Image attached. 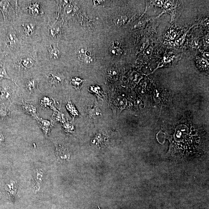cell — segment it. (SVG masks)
I'll return each instance as SVG.
<instances>
[{
  "mask_svg": "<svg viewBox=\"0 0 209 209\" xmlns=\"http://www.w3.org/2000/svg\"><path fill=\"white\" fill-rule=\"evenodd\" d=\"M155 3L157 5H158V6H159V5H162V1H155Z\"/></svg>",
  "mask_w": 209,
  "mask_h": 209,
  "instance_id": "22",
  "label": "cell"
},
{
  "mask_svg": "<svg viewBox=\"0 0 209 209\" xmlns=\"http://www.w3.org/2000/svg\"><path fill=\"white\" fill-rule=\"evenodd\" d=\"M0 11L5 25H13L17 17V1H0Z\"/></svg>",
  "mask_w": 209,
  "mask_h": 209,
  "instance_id": "6",
  "label": "cell"
},
{
  "mask_svg": "<svg viewBox=\"0 0 209 209\" xmlns=\"http://www.w3.org/2000/svg\"><path fill=\"white\" fill-rule=\"evenodd\" d=\"M122 51L121 46L119 41L114 40L111 42L109 49V52L111 55L114 57L118 56L122 53Z\"/></svg>",
  "mask_w": 209,
  "mask_h": 209,
  "instance_id": "10",
  "label": "cell"
},
{
  "mask_svg": "<svg viewBox=\"0 0 209 209\" xmlns=\"http://www.w3.org/2000/svg\"><path fill=\"white\" fill-rule=\"evenodd\" d=\"M55 3L49 0L17 1V12L47 23L55 19Z\"/></svg>",
  "mask_w": 209,
  "mask_h": 209,
  "instance_id": "3",
  "label": "cell"
},
{
  "mask_svg": "<svg viewBox=\"0 0 209 209\" xmlns=\"http://www.w3.org/2000/svg\"><path fill=\"white\" fill-rule=\"evenodd\" d=\"M24 44L13 25H6L4 38L3 50L5 55L14 54L21 49Z\"/></svg>",
  "mask_w": 209,
  "mask_h": 209,
  "instance_id": "5",
  "label": "cell"
},
{
  "mask_svg": "<svg viewBox=\"0 0 209 209\" xmlns=\"http://www.w3.org/2000/svg\"><path fill=\"white\" fill-rule=\"evenodd\" d=\"M12 95V90L9 86L5 85L0 86V97L2 100H9Z\"/></svg>",
  "mask_w": 209,
  "mask_h": 209,
  "instance_id": "12",
  "label": "cell"
},
{
  "mask_svg": "<svg viewBox=\"0 0 209 209\" xmlns=\"http://www.w3.org/2000/svg\"><path fill=\"white\" fill-rule=\"evenodd\" d=\"M86 112L90 118H96L102 115V112L96 105H89L86 108Z\"/></svg>",
  "mask_w": 209,
  "mask_h": 209,
  "instance_id": "13",
  "label": "cell"
},
{
  "mask_svg": "<svg viewBox=\"0 0 209 209\" xmlns=\"http://www.w3.org/2000/svg\"><path fill=\"white\" fill-rule=\"evenodd\" d=\"M108 73L109 75H117V73L116 72V71H115L114 70H112V69L108 70Z\"/></svg>",
  "mask_w": 209,
  "mask_h": 209,
  "instance_id": "20",
  "label": "cell"
},
{
  "mask_svg": "<svg viewBox=\"0 0 209 209\" xmlns=\"http://www.w3.org/2000/svg\"><path fill=\"white\" fill-rule=\"evenodd\" d=\"M22 105L26 112L33 115H34L35 113H36V108L32 104L26 102H23Z\"/></svg>",
  "mask_w": 209,
  "mask_h": 209,
  "instance_id": "15",
  "label": "cell"
},
{
  "mask_svg": "<svg viewBox=\"0 0 209 209\" xmlns=\"http://www.w3.org/2000/svg\"><path fill=\"white\" fill-rule=\"evenodd\" d=\"M59 41L43 40L35 45V49L42 68L53 67L61 61L63 53Z\"/></svg>",
  "mask_w": 209,
  "mask_h": 209,
  "instance_id": "4",
  "label": "cell"
},
{
  "mask_svg": "<svg viewBox=\"0 0 209 209\" xmlns=\"http://www.w3.org/2000/svg\"><path fill=\"white\" fill-rule=\"evenodd\" d=\"M52 68L42 69L45 70L44 76L47 85H49L50 87H57L63 84L65 80V76L62 73L53 70Z\"/></svg>",
  "mask_w": 209,
  "mask_h": 209,
  "instance_id": "7",
  "label": "cell"
},
{
  "mask_svg": "<svg viewBox=\"0 0 209 209\" xmlns=\"http://www.w3.org/2000/svg\"><path fill=\"white\" fill-rule=\"evenodd\" d=\"M24 82L25 90L30 94H33L38 89L39 81L36 77L26 79Z\"/></svg>",
  "mask_w": 209,
  "mask_h": 209,
  "instance_id": "9",
  "label": "cell"
},
{
  "mask_svg": "<svg viewBox=\"0 0 209 209\" xmlns=\"http://www.w3.org/2000/svg\"><path fill=\"white\" fill-rule=\"evenodd\" d=\"M76 54L78 58L82 62L86 64H90L92 62L93 59L91 51L86 47L79 48L77 50Z\"/></svg>",
  "mask_w": 209,
  "mask_h": 209,
  "instance_id": "8",
  "label": "cell"
},
{
  "mask_svg": "<svg viewBox=\"0 0 209 209\" xmlns=\"http://www.w3.org/2000/svg\"><path fill=\"white\" fill-rule=\"evenodd\" d=\"M200 64L201 66L203 69H207L208 68V63L204 59H202L200 60Z\"/></svg>",
  "mask_w": 209,
  "mask_h": 209,
  "instance_id": "18",
  "label": "cell"
},
{
  "mask_svg": "<svg viewBox=\"0 0 209 209\" xmlns=\"http://www.w3.org/2000/svg\"><path fill=\"white\" fill-rule=\"evenodd\" d=\"M39 123L40 125L42 127V129L45 131L46 134H47L49 131V126L50 125L49 122L46 120L39 119Z\"/></svg>",
  "mask_w": 209,
  "mask_h": 209,
  "instance_id": "17",
  "label": "cell"
},
{
  "mask_svg": "<svg viewBox=\"0 0 209 209\" xmlns=\"http://www.w3.org/2000/svg\"><path fill=\"white\" fill-rule=\"evenodd\" d=\"M4 137L3 135L1 133H0V146L1 145L2 143L4 142Z\"/></svg>",
  "mask_w": 209,
  "mask_h": 209,
  "instance_id": "21",
  "label": "cell"
},
{
  "mask_svg": "<svg viewBox=\"0 0 209 209\" xmlns=\"http://www.w3.org/2000/svg\"><path fill=\"white\" fill-rule=\"evenodd\" d=\"M56 153L59 159L66 160L70 158V154L67 149L62 145H58L57 147Z\"/></svg>",
  "mask_w": 209,
  "mask_h": 209,
  "instance_id": "11",
  "label": "cell"
},
{
  "mask_svg": "<svg viewBox=\"0 0 209 209\" xmlns=\"http://www.w3.org/2000/svg\"><path fill=\"white\" fill-rule=\"evenodd\" d=\"M157 138H158V142L160 143H164L165 139V134L162 133H159L158 135Z\"/></svg>",
  "mask_w": 209,
  "mask_h": 209,
  "instance_id": "19",
  "label": "cell"
},
{
  "mask_svg": "<svg viewBox=\"0 0 209 209\" xmlns=\"http://www.w3.org/2000/svg\"><path fill=\"white\" fill-rule=\"evenodd\" d=\"M6 79L11 80L17 86L11 78L10 75L7 73L6 67V62L4 59L0 60V80L2 79Z\"/></svg>",
  "mask_w": 209,
  "mask_h": 209,
  "instance_id": "14",
  "label": "cell"
},
{
  "mask_svg": "<svg viewBox=\"0 0 209 209\" xmlns=\"http://www.w3.org/2000/svg\"><path fill=\"white\" fill-rule=\"evenodd\" d=\"M6 66H8L17 78L25 79L34 77V74L41 70L35 46L25 44L14 54L5 55Z\"/></svg>",
  "mask_w": 209,
  "mask_h": 209,
  "instance_id": "1",
  "label": "cell"
},
{
  "mask_svg": "<svg viewBox=\"0 0 209 209\" xmlns=\"http://www.w3.org/2000/svg\"><path fill=\"white\" fill-rule=\"evenodd\" d=\"M45 22L17 12L13 24L15 30L25 44L35 46L42 41V30Z\"/></svg>",
  "mask_w": 209,
  "mask_h": 209,
  "instance_id": "2",
  "label": "cell"
},
{
  "mask_svg": "<svg viewBox=\"0 0 209 209\" xmlns=\"http://www.w3.org/2000/svg\"><path fill=\"white\" fill-rule=\"evenodd\" d=\"M83 80L77 77L73 78L71 80V83L75 89H79L80 84L82 82Z\"/></svg>",
  "mask_w": 209,
  "mask_h": 209,
  "instance_id": "16",
  "label": "cell"
}]
</instances>
